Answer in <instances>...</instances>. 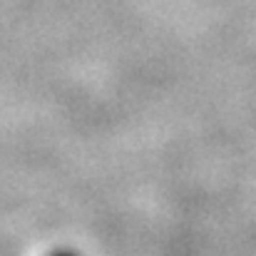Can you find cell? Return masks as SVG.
<instances>
[{"mask_svg":"<svg viewBox=\"0 0 256 256\" xmlns=\"http://www.w3.org/2000/svg\"><path fill=\"white\" fill-rule=\"evenodd\" d=\"M50 256H80V254L72 252V249H58V252H52Z\"/></svg>","mask_w":256,"mask_h":256,"instance_id":"cell-1","label":"cell"}]
</instances>
